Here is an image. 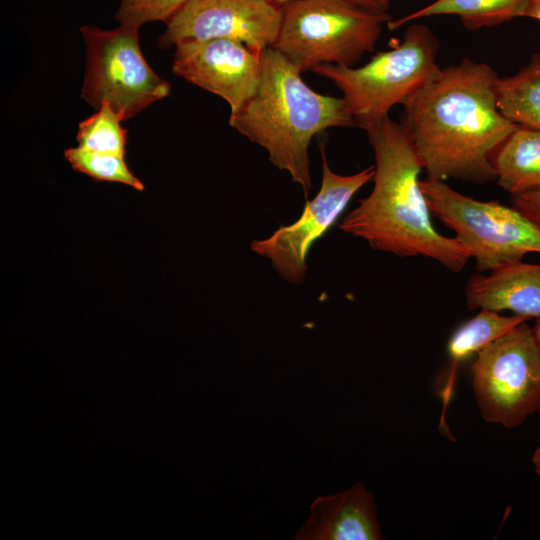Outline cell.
I'll use <instances>...</instances> for the list:
<instances>
[{
    "instance_id": "7402d4cb",
    "label": "cell",
    "mask_w": 540,
    "mask_h": 540,
    "mask_svg": "<svg viewBox=\"0 0 540 540\" xmlns=\"http://www.w3.org/2000/svg\"><path fill=\"white\" fill-rule=\"evenodd\" d=\"M357 6L368 11L377 13H387L390 0H349Z\"/></svg>"
},
{
    "instance_id": "484cf974",
    "label": "cell",
    "mask_w": 540,
    "mask_h": 540,
    "mask_svg": "<svg viewBox=\"0 0 540 540\" xmlns=\"http://www.w3.org/2000/svg\"><path fill=\"white\" fill-rule=\"evenodd\" d=\"M271 4H274V5H277V6H280L282 7L283 5H285L286 3L288 2H291L293 0H265Z\"/></svg>"
},
{
    "instance_id": "9c48e42d",
    "label": "cell",
    "mask_w": 540,
    "mask_h": 540,
    "mask_svg": "<svg viewBox=\"0 0 540 540\" xmlns=\"http://www.w3.org/2000/svg\"><path fill=\"white\" fill-rule=\"evenodd\" d=\"M321 155V187L313 199H306L299 218L279 227L269 237L251 242L253 252L269 259L284 280L296 285L304 281L306 259L312 245L338 221L353 196L372 181L375 174L374 165L355 174H338L329 167L324 147H321Z\"/></svg>"
},
{
    "instance_id": "44dd1931",
    "label": "cell",
    "mask_w": 540,
    "mask_h": 540,
    "mask_svg": "<svg viewBox=\"0 0 540 540\" xmlns=\"http://www.w3.org/2000/svg\"><path fill=\"white\" fill-rule=\"evenodd\" d=\"M511 205L540 226V190L512 196Z\"/></svg>"
},
{
    "instance_id": "d4e9b609",
    "label": "cell",
    "mask_w": 540,
    "mask_h": 540,
    "mask_svg": "<svg viewBox=\"0 0 540 540\" xmlns=\"http://www.w3.org/2000/svg\"><path fill=\"white\" fill-rule=\"evenodd\" d=\"M533 329V332H534V336L536 338V341L540 347V316L537 318V321H536V324L534 326Z\"/></svg>"
},
{
    "instance_id": "52a82bcc",
    "label": "cell",
    "mask_w": 540,
    "mask_h": 540,
    "mask_svg": "<svg viewBox=\"0 0 540 540\" xmlns=\"http://www.w3.org/2000/svg\"><path fill=\"white\" fill-rule=\"evenodd\" d=\"M80 31L86 46L81 96L88 104L98 109L106 103L124 121L169 94V82L143 56L139 29L82 26Z\"/></svg>"
},
{
    "instance_id": "8992f818",
    "label": "cell",
    "mask_w": 540,
    "mask_h": 540,
    "mask_svg": "<svg viewBox=\"0 0 540 540\" xmlns=\"http://www.w3.org/2000/svg\"><path fill=\"white\" fill-rule=\"evenodd\" d=\"M420 186L432 215L455 233L477 271H491L521 261L528 253H540V226L512 205L480 201L427 177Z\"/></svg>"
},
{
    "instance_id": "4fadbf2b",
    "label": "cell",
    "mask_w": 540,
    "mask_h": 540,
    "mask_svg": "<svg viewBox=\"0 0 540 540\" xmlns=\"http://www.w3.org/2000/svg\"><path fill=\"white\" fill-rule=\"evenodd\" d=\"M464 294L471 310L511 311L526 318L540 316V264L521 261L473 274Z\"/></svg>"
},
{
    "instance_id": "2e32d148",
    "label": "cell",
    "mask_w": 540,
    "mask_h": 540,
    "mask_svg": "<svg viewBox=\"0 0 540 540\" xmlns=\"http://www.w3.org/2000/svg\"><path fill=\"white\" fill-rule=\"evenodd\" d=\"M526 320L528 318L520 315L504 316L500 312L480 309L479 313L462 323L453 332L447 344L450 366L441 391L443 401L441 424L444 423L445 411L454 390L460 364Z\"/></svg>"
},
{
    "instance_id": "30bf717a",
    "label": "cell",
    "mask_w": 540,
    "mask_h": 540,
    "mask_svg": "<svg viewBox=\"0 0 540 540\" xmlns=\"http://www.w3.org/2000/svg\"><path fill=\"white\" fill-rule=\"evenodd\" d=\"M282 19V7L265 0H187L169 19L158 44L231 39L261 52L273 47Z\"/></svg>"
},
{
    "instance_id": "3957f363",
    "label": "cell",
    "mask_w": 540,
    "mask_h": 540,
    "mask_svg": "<svg viewBox=\"0 0 540 540\" xmlns=\"http://www.w3.org/2000/svg\"><path fill=\"white\" fill-rule=\"evenodd\" d=\"M260 57L259 86L230 113L229 124L264 148L270 162L286 171L308 199L312 138L328 128L354 125L352 115L343 97L314 91L302 79L300 69L275 48L263 49Z\"/></svg>"
},
{
    "instance_id": "ba28073f",
    "label": "cell",
    "mask_w": 540,
    "mask_h": 540,
    "mask_svg": "<svg viewBox=\"0 0 540 540\" xmlns=\"http://www.w3.org/2000/svg\"><path fill=\"white\" fill-rule=\"evenodd\" d=\"M471 365L483 419L506 428L540 410V347L525 322L484 347Z\"/></svg>"
},
{
    "instance_id": "cb8c5ba5",
    "label": "cell",
    "mask_w": 540,
    "mask_h": 540,
    "mask_svg": "<svg viewBox=\"0 0 540 540\" xmlns=\"http://www.w3.org/2000/svg\"><path fill=\"white\" fill-rule=\"evenodd\" d=\"M533 463H534L537 473L540 476V446L537 448V450L534 453Z\"/></svg>"
},
{
    "instance_id": "8fae6325",
    "label": "cell",
    "mask_w": 540,
    "mask_h": 540,
    "mask_svg": "<svg viewBox=\"0 0 540 540\" xmlns=\"http://www.w3.org/2000/svg\"><path fill=\"white\" fill-rule=\"evenodd\" d=\"M260 53L231 39L184 42L175 46L172 71L221 97L233 113L259 86Z\"/></svg>"
},
{
    "instance_id": "7c38bea8",
    "label": "cell",
    "mask_w": 540,
    "mask_h": 540,
    "mask_svg": "<svg viewBox=\"0 0 540 540\" xmlns=\"http://www.w3.org/2000/svg\"><path fill=\"white\" fill-rule=\"evenodd\" d=\"M295 540H379L381 527L373 494L362 483L329 496H319Z\"/></svg>"
},
{
    "instance_id": "9a60e30c",
    "label": "cell",
    "mask_w": 540,
    "mask_h": 540,
    "mask_svg": "<svg viewBox=\"0 0 540 540\" xmlns=\"http://www.w3.org/2000/svg\"><path fill=\"white\" fill-rule=\"evenodd\" d=\"M538 0H435L401 18L390 19V30L407 23L438 15H456L468 30L500 25L518 17H529Z\"/></svg>"
},
{
    "instance_id": "ac0fdd59",
    "label": "cell",
    "mask_w": 540,
    "mask_h": 540,
    "mask_svg": "<svg viewBox=\"0 0 540 540\" xmlns=\"http://www.w3.org/2000/svg\"><path fill=\"white\" fill-rule=\"evenodd\" d=\"M122 120L106 103L79 123L76 140L78 146L95 152L125 157L127 130Z\"/></svg>"
},
{
    "instance_id": "603a6c76",
    "label": "cell",
    "mask_w": 540,
    "mask_h": 540,
    "mask_svg": "<svg viewBox=\"0 0 540 540\" xmlns=\"http://www.w3.org/2000/svg\"><path fill=\"white\" fill-rule=\"evenodd\" d=\"M529 18H533L540 21V0H538L532 10L530 11Z\"/></svg>"
},
{
    "instance_id": "7a4b0ae2",
    "label": "cell",
    "mask_w": 540,
    "mask_h": 540,
    "mask_svg": "<svg viewBox=\"0 0 540 540\" xmlns=\"http://www.w3.org/2000/svg\"><path fill=\"white\" fill-rule=\"evenodd\" d=\"M366 132L375 157L373 189L344 216L339 228L374 250L426 257L461 272L470 253L455 237L434 227L420 186L423 167L400 122L387 117Z\"/></svg>"
},
{
    "instance_id": "d6986e66",
    "label": "cell",
    "mask_w": 540,
    "mask_h": 540,
    "mask_svg": "<svg viewBox=\"0 0 540 540\" xmlns=\"http://www.w3.org/2000/svg\"><path fill=\"white\" fill-rule=\"evenodd\" d=\"M64 157L75 171L96 181L121 183L138 191L144 190V184L129 169L125 157L79 146L65 149Z\"/></svg>"
},
{
    "instance_id": "5bb4252c",
    "label": "cell",
    "mask_w": 540,
    "mask_h": 540,
    "mask_svg": "<svg viewBox=\"0 0 540 540\" xmlns=\"http://www.w3.org/2000/svg\"><path fill=\"white\" fill-rule=\"evenodd\" d=\"M492 163L495 182L512 196L540 190V129L518 125Z\"/></svg>"
},
{
    "instance_id": "5b68a950",
    "label": "cell",
    "mask_w": 540,
    "mask_h": 540,
    "mask_svg": "<svg viewBox=\"0 0 540 540\" xmlns=\"http://www.w3.org/2000/svg\"><path fill=\"white\" fill-rule=\"evenodd\" d=\"M387 13L363 9L349 0H293L282 6L273 48L301 72L322 64L353 67L375 49Z\"/></svg>"
},
{
    "instance_id": "e0dca14e",
    "label": "cell",
    "mask_w": 540,
    "mask_h": 540,
    "mask_svg": "<svg viewBox=\"0 0 540 540\" xmlns=\"http://www.w3.org/2000/svg\"><path fill=\"white\" fill-rule=\"evenodd\" d=\"M500 111L517 125L540 129V54L512 76L495 85Z\"/></svg>"
},
{
    "instance_id": "ffe728a7",
    "label": "cell",
    "mask_w": 540,
    "mask_h": 540,
    "mask_svg": "<svg viewBox=\"0 0 540 540\" xmlns=\"http://www.w3.org/2000/svg\"><path fill=\"white\" fill-rule=\"evenodd\" d=\"M187 0H120L114 18L119 25L137 28L149 22L167 23Z\"/></svg>"
},
{
    "instance_id": "6da1fadb",
    "label": "cell",
    "mask_w": 540,
    "mask_h": 540,
    "mask_svg": "<svg viewBox=\"0 0 540 540\" xmlns=\"http://www.w3.org/2000/svg\"><path fill=\"white\" fill-rule=\"evenodd\" d=\"M497 79L489 65L464 58L402 104L400 124L427 178L495 182L492 158L518 126L498 107Z\"/></svg>"
},
{
    "instance_id": "277c9868",
    "label": "cell",
    "mask_w": 540,
    "mask_h": 540,
    "mask_svg": "<svg viewBox=\"0 0 540 540\" xmlns=\"http://www.w3.org/2000/svg\"><path fill=\"white\" fill-rule=\"evenodd\" d=\"M438 50L433 31L415 23L401 41L375 54L363 66L322 64L312 71L342 91L354 125L368 130L437 75L441 69L436 60Z\"/></svg>"
}]
</instances>
